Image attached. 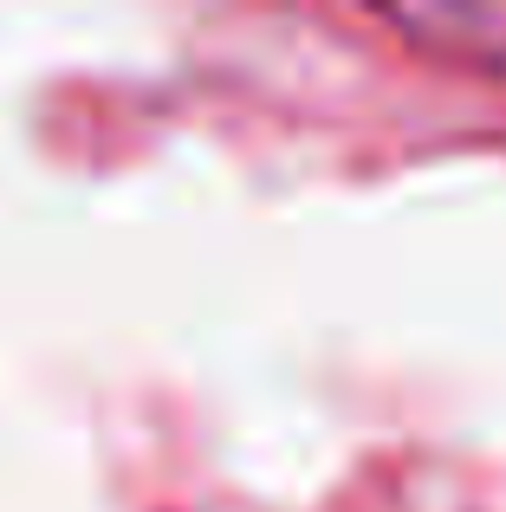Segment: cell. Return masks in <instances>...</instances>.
<instances>
[{
  "label": "cell",
  "mask_w": 506,
  "mask_h": 512,
  "mask_svg": "<svg viewBox=\"0 0 506 512\" xmlns=\"http://www.w3.org/2000/svg\"><path fill=\"white\" fill-rule=\"evenodd\" d=\"M383 26L429 59L506 78V7H396L383 13Z\"/></svg>",
  "instance_id": "cell-1"
}]
</instances>
